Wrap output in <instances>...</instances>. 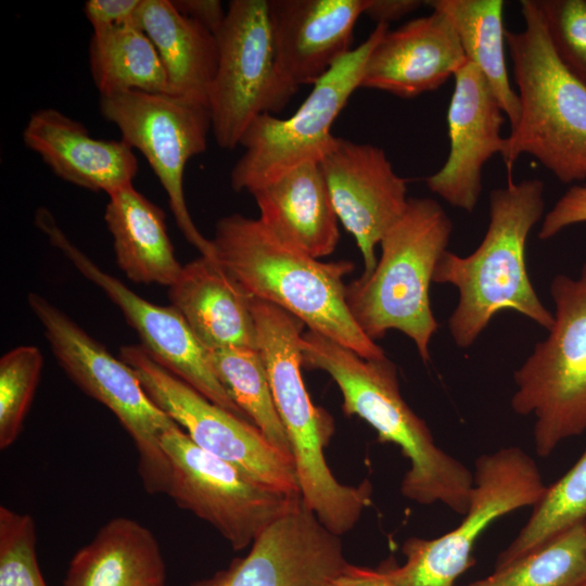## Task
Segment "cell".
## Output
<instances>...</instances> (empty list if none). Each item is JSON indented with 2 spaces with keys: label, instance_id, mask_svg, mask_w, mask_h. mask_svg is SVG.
<instances>
[{
  "label": "cell",
  "instance_id": "obj_1",
  "mask_svg": "<svg viewBox=\"0 0 586 586\" xmlns=\"http://www.w3.org/2000/svg\"><path fill=\"white\" fill-rule=\"evenodd\" d=\"M303 366L327 372L336 383L347 416L371 425L380 442L399 447L409 461L400 492L419 505L443 504L463 514L473 472L442 449L426 423L402 396L396 365L386 356L367 359L311 330L303 333Z\"/></svg>",
  "mask_w": 586,
  "mask_h": 586
},
{
  "label": "cell",
  "instance_id": "obj_2",
  "mask_svg": "<svg viewBox=\"0 0 586 586\" xmlns=\"http://www.w3.org/2000/svg\"><path fill=\"white\" fill-rule=\"evenodd\" d=\"M544 183L537 178L514 182L489 193V224L474 252L459 256L445 251L432 282L458 290V303L448 318L449 333L460 348L474 344L493 317L513 310L547 331L553 314L537 296L525 264V246L544 215Z\"/></svg>",
  "mask_w": 586,
  "mask_h": 586
},
{
  "label": "cell",
  "instance_id": "obj_3",
  "mask_svg": "<svg viewBox=\"0 0 586 586\" xmlns=\"http://www.w3.org/2000/svg\"><path fill=\"white\" fill-rule=\"evenodd\" d=\"M211 242L214 258L252 297L277 305L364 358L386 356L347 307L343 278L354 270L352 262H320L241 214L219 219Z\"/></svg>",
  "mask_w": 586,
  "mask_h": 586
},
{
  "label": "cell",
  "instance_id": "obj_4",
  "mask_svg": "<svg viewBox=\"0 0 586 586\" xmlns=\"http://www.w3.org/2000/svg\"><path fill=\"white\" fill-rule=\"evenodd\" d=\"M252 313L256 348L288 436L302 501L328 530L341 536L356 525L371 504V484H342L327 463L323 450L334 432V422L313 403L303 381L304 322L277 305L254 297Z\"/></svg>",
  "mask_w": 586,
  "mask_h": 586
},
{
  "label": "cell",
  "instance_id": "obj_5",
  "mask_svg": "<svg viewBox=\"0 0 586 586\" xmlns=\"http://www.w3.org/2000/svg\"><path fill=\"white\" fill-rule=\"evenodd\" d=\"M524 28L506 29L520 100L501 157L509 178L517 160L535 157L563 183L586 179V88L564 67L535 0H521Z\"/></svg>",
  "mask_w": 586,
  "mask_h": 586
},
{
  "label": "cell",
  "instance_id": "obj_6",
  "mask_svg": "<svg viewBox=\"0 0 586 586\" xmlns=\"http://www.w3.org/2000/svg\"><path fill=\"white\" fill-rule=\"evenodd\" d=\"M453 221L430 198H409L403 216L381 239L374 269L345 288L352 317L372 341L398 330L416 345L421 359L438 329L430 304L435 266L447 251Z\"/></svg>",
  "mask_w": 586,
  "mask_h": 586
},
{
  "label": "cell",
  "instance_id": "obj_7",
  "mask_svg": "<svg viewBox=\"0 0 586 586\" xmlns=\"http://www.w3.org/2000/svg\"><path fill=\"white\" fill-rule=\"evenodd\" d=\"M550 294L553 324L514 371L511 397L517 415L534 417L540 457L586 431V259L577 278L555 276Z\"/></svg>",
  "mask_w": 586,
  "mask_h": 586
},
{
  "label": "cell",
  "instance_id": "obj_8",
  "mask_svg": "<svg viewBox=\"0 0 586 586\" xmlns=\"http://www.w3.org/2000/svg\"><path fill=\"white\" fill-rule=\"evenodd\" d=\"M27 302L65 373L110 409L131 437L145 492L166 494L170 466L161 438L177 423L153 403L129 365L43 296L29 292Z\"/></svg>",
  "mask_w": 586,
  "mask_h": 586
},
{
  "label": "cell",
  "instance_id": "obj_9",
  "mask_svg": "<svg viewBox=\"0 0 586 586\" xmlns=\"http://www.w3.org/2000/svg\"><path fill=\"white\" fill-rule=\"evenodd\" d=\"M473 487L460 523L440 537H409L399 566L383 571L397 586H454L472 565V550L499 518L534 507L547 485L535 460L517 446L483 454L474 461Z\"/></svg>",
  "mask_w": 586,
  "mask_h": 586
},
{
  "label": "cell",
  "instance_id": "obj_10",
  "mask_svg": "<svg viewBox=\"0 0 586 586\" xmlns=\"http://www.w3.org/2000/svg\"><path fill=\"white\" fill-rule=\"evenodd\" d=\"M388 25L377 24L370 36L352 49L313 85V90L289 118L256 117L242 136L244 149L230 173L237 192L255 189L306 164L319 163L332 148L331 127L354 91L360 88L366 61Z\"/></svg>",
  "mask_w": 586,
  "mask_h": 586
},
{
  "label": "cell",
  "instance_id": "obj_11",
  "mask_svg": "<svg viewBox=\"0 0 586 586\" xmlns=\"http://www.w3.org/2000/svg\"><path fill=\"white\" fill-rule=\"evenodd\" d=\"M218 63L208 107L217 144L232 150L252 122L279 113L295 91L276 54L268 0H232L216 34Z\"/></svg>",
  "mask_w": 586,
  "mask_h": 586
},
{
  "label": "cell",
  "instance_id": "obj_12",
  "mask_svg": "<svg viewBox=\"0 0 586 586\" xmlns=\"http://www.w3.org/2000/svg\"><path fill=\"white\" fill-rule=\"evenodd\" d=\"M161 445L170 466L166 494L178 507L209 523L234 550L251 546L302 500L200 448L178 424L162 435Z\"/></svg>",
  "mask_w": 586,
  "mask_h": 586
},
{
  "label": "cell",
  "instance_id": "obj_13",
  "mask_svg": "<svg viewBox=\"0 0 586 586\" xmlns=\"http://www.w3.org/2000/svg\"><path fill=\"white\" fill-rule=\"evenodd\" d=\"M119 355L133 369L153 403L196 446L270 488L300 495L292 458L273 446L253 423L207 399L158 365L140 345H125Z\"/></svg>",
  "mask_w": 586,
  "mask_h": 586
},
{
  "label": "cell",
  "instance_id": "obj_14",
  "mask_svg": "<svg viewBox=\"0 0 586 586\" xmlns=\"http://www.w3.org/2000/svg\"><path fill=\"white\" fill-rule=\"evenodd\" d=\"M100 113L122 140L138 150L163 186L176 224L201 255L214 258L211 240L194 225L184 199L188 162L203 153L212 130L208 106L167 93L126 91L100 95Z\"/></svg>",
  "mask_w": 586,
  "mask_h": 586
},
{
  "label": "cell",
  "instance_id": "obj_15",
  "mask_svg": "<svg viewBox=\"0 0 586 586\" xmlns=\"http://www.w3.org/2000/svg\"><path fill=\"white\" fill-rule=\"evenodd\" d=\"M35 225L82 276L102 289L120 308L126 321L137 332L140 346L151 358L214 404L246 419L215 377L206 349L175 307L150 303L103 271L67 238L46 207L37 209Z\"/></svg>",
  "mask_w": 586,
  "mask_h": 586
},
{
  "label": "cell",
  "instance_id": "obj_16",
  "mask_svg": "<svg viewBox=\"0 0 586 586\" xmlns=\"http://www.w3.org/2000/svg\"><path fill=\"white\" fill-rule=\"evenodd\" d=\"M347 564L340 536L301 500L254 539L245 557L189 586H331Z\"/></svg>",
  "mask_w": 586,
  "mask_h": 586
},
{
  "label": "cell",
  "instance_id": "obj_17",
  "mask_svg": "<svg viewBox=\"0 0 586 586\" xmlns=\"http://www.w3.org/2000/svg\"><path fill=\"white\" fill-rule=\"evenodd\" d=\"M319 163L339 221L355 238L368 275L378 263L375 246L407 208L406 180L381 148L340 137Z\"/></svg>",
  "mask_w": 586,
  "mask_h": 586
},
{
  "label": "cell",
  "instance_id": "obj_18",
  "mask_svg": "<svg viewBox=\"0 0 586 586\" xmlns=\"http://www.w3.org/2000/svg\"><path fill=\"white\" fill-rule=\"evenodd\" d=\"M447 111L449 153L445 164L425 178L430 191L448 204L473 213L482 191V171L500 154L506 115L481 69L468 61L454 76Z\"/></svg>",
  "mask_w": 586,
  "mask_h": 586
},
{
  "label": "cell",
  "instance_id": "obj_19",
  "mask_svg": "<svg viewBox=\"0 0 586 586\" xmlns=\"http://www.w3.org/2000/svg\"><path fill=\"white\" fill-rule=\"evenodd\" d=\"M467 62L450 22L433 10L383 35L366 61L360 88L411 99L438 89Z\"/></svg>",
  "mask_w": 586,
  "mask_h": 586
},
{
  "label": "cell",
  "instance_id": "obj_20",
  "mask_svg": "<svg viewBox=\"0 0 586 586\" xmlns=\"http://www.w3.org/2000/svg\"><path fill=\"white\" fill-rule=\"evenodd\" d=\"M367 0H268L276 54L296 92L314 85L349 52Z\"/></svg>",
  "mask_w": 586,
  "mask_h": 586
},
{
  "label": "cell",
  "instance_id": "obj_21",
  "mask_svg": "<svg viewBox=\"0 0 586 586\" xmlns=\"http://www.w3.org/2000/svg\"><path fill=\"white\" fill-rule=\"evenodd\" d=\"M22 139L55 176L90 191L109 195L132 184L138 173L133 149L124 140L95 139L82 124L56 109L35 111Z\"/></svg>",
  "mask_w": 586,
  "mask_h": 586
},
{
  "label": "cell",
  "instance_id": "obj_22",
  "mask_svg": "<svg viewBox=\"0 0 586 586\" xmlns=\"http://www.w3.org/2000/svg\"><path fill=\"white\" fill-rule=\"evenodd\" d=\"M259 221L279 241L314 258L330 255L340 240L320 163H306L251 192Z\"/></svg>",
  "mask_w": 586,
  "mask_h": 586
},
{
  "label": "cell",
  "instance_id": "obj_23",
  "mask_svg": "<svg viewBox=\"0 0 586 586\" xmlns=\"http://www.w3.org/2000/svg\"><path fill=\"white\" fill-rule=\"evenodd\" d=\"M168 297L205 349L256 347L253 297L215 258L182 266Z\"/></svg>",
  "mask_w": 586,
  "mask_h": 586
},
{
  "label": "cell",
  "instance_id": "obj_24",
  "mask_svg": "<svg viewBox=\"0 0 586 586\" xmlns=\"http://www.w3.org/2000/svg\"><path fill=\"white\" fill-rule=\"evenodd\" d=\"M166 568L155 535L117 517L73 556L63 586H165Z\"/></svg>",
  "mask_w": 586,
  "mask_h": 586
},
{
  "label": "cell",
  "instance_id": "obj_25",
  "mask_svg": "<svg viewBox=\"0 0 586 586\" xmlns=\"http://www.w3.org/2000/svg\"><path fill=\"white\" fill-rule=\"evenodd\" d=\"M135 24L154 44L171 94L208 106L218 63L216 36L181 14L171 0H142Z\"/></svg>",
  "mask_w": 586,
  "mask_h": 586
},
{
  "label": "cell",
  "instance_id": "obj_26",
  "mask_svg": "<svg viewBox=\"0 0 586 586\" xmlns=\"http://www.w3.org/2000/svg\"><path fill=\"white\" fill-rule=\"evenodd\" d=\"M104 220L118 267L136 283L170 286L182 266L167 234L165 213L133 184L109 194Z\"/></svg>",
  "mask_w": 586,
  "mask_h": 586
},
{
  "label": "cell",
  "instance_id": "obj_27",
  "mask_svg": "<svg viewBox=\"0 0 586 586\" xmlns=\"http://www.w3.org/2000/svg\"><path fill=\"white\" fill-rule=\"evenodd\" d=\"M454 27L463 52L489 82L512 130L520 117V100L510 84L506 62L502 0H431Z\"/></svg>",
  "mask_w": 586,
  "mask_h": 586
},
{
  "label": "cell",
  "instance_id": "obj_28",
  "mask_svg": "<svg viewBox=\"0 0 586 586\" xmlns=\"http://www.w3.org/2000/svg\"><path fill=\"white\" fill-rule=\"evenodd\" d=\"M89 64L100 95L126 91L171 94L154 44L135 23L93 31Z\"/></svg>",
  "mask_w": 586,
  "mask_h": 586
},
{
  "label": "cell",
  "instance_id": "obj_29",
  "mask_svg": "<svg viewBox=\"0 0 586 586\" xmlns=\"http://www.w3.org/2000/svg\"><path fill=\"white\" fill-rule=\"evenodd\" d=\"M209 366L245 418L291 458L290 444L271 394L267 371L256 347L206 349Z\"/></svg>",
  "mask_w": 586,
  "mask_h": 586
},
{
  "label": "cell",
  "instance_id": "obj_30",
  "mask_svg": "<svg viewBox=\"0 0 586 586\" xmlns=\"http://www.w3.org/2000/svg\"><path fill=\"white\" fill-rule=\"evenodd\" d=\"M586 522V448L577 461L532 508L526 523L498 555L495 570L537 550L556 536Z\"/></svg>",
  "mask_w": 586,
  "mask_h": 586
},
{
  "label": "cell",
  "instance_id": "obj_31",
  "mask_svg": "<svg viewBox=\"0 0 586 586\" xmlns=\"http://www.w3.org/2000/svg\"><path fill=\"white\" fill-rule=\"evenodd\" d=\"M586 576V522L466 586H573Z\"/></svg>",
  "mask_w": 586,
  "mask_h": 586
},
{
  "label": "cell",
  "instance_id": "obj_32",
  "mask_svg": "<svg viewBox=\"0 0 586 586\" xmlns=\"http://www.w3.org/2000/svg\"><path fill=\"white\" fill-rule=\"evenodd\" d=\"M42 365V354L34 345L17 346L0 359L1 450L9 448L22 432Z\"/></svg>",
  "mask_w": 586,
  "mask_h": 586
},
{
  "label": "cell",
  "instance_id": "obj_33",
  "mask_svg": "<svg viewBox=\"0 0 586 586\" xmlns=\"http://www.w3.org/2000/svg\"><path fill=\"white\" fill-rule=\"evenodd\" d=\"M36 526L28 513L0 507V586H47L36 552Z\"/></svg>",
  "mask_w": 586,
  "mask_h": 586
},
{
  "label": "cell",
  "instance_id": "obj_34",
  "mask_svg": "<svg viewBox=\"0 0 586 586\" xmlns=\"http://www.w3.org/2000/svg\"><path fill=\"white\" fill-rule=\"evenodd\" d=\"M560 62L586 88V0H535Z\"/></svg>",
  "mask_w": 586,
  "mask_h": 586
},
{
  "label": "cell",
  "instance_id": "obj_35",
  "mask_svg": "<svg viewBox=\"0 0 586 586\" xmlns=\"http://www.w3.org/2000/svg\"><path fill=\"white\" fill-rule=\"evenodd\" d=\"M583 222H586V184H575L545 215L538 238L548 240L563 229Z\"/></svg>",
  "mask_w": 586,
  "mask_h": 586
},
{
  "label": "cell",
  "instance_id": "obj_36",
  "mask_svg": "<svg viewBox=\"0 0 586 586\" xmlns=\"http://www.w3.org/2000/svg\"><path fill=\"white\" fill-rule=\"evenodd\" d=\"M142 0H88L84 13L93 31L135 23Z\"/></svg>",
  "mask_w": 586,
  "mask_h": 586
},
{
  "label": "cell",
  "instance_id": "obj_37",
  "mask_svg": "<svg viewBox=\"0 0 586 586\" xmlns=\"http://www.w3.org/2000/svg\"><path fill=\"white\" fill-rule=\"evenodd\" d=\"M171 1L181 14L195 21L215 36L225 22L227 11L218 0Z\"/></svg>",
  "mask_w": 586,
  "mask_h": 586
},
{
  "label": "cell",
  "instance_id": "obj_38",
  "mask_svg": "<svg viewBox=\"0 0 586 586\" xmlns=\"http://www.w3.org/2000/svg\"><path fill=\"white\" fill-rule=\"evenodd\" d=\"M422 3L419 0H367L364 14L377 24L390 25L416 11Z\"/></svg>",
  "mask_w": 586,
  "mask_h": 586
},
{
  "label": "cell",
  "instance_id": "obj_39",
  "mask_svg": "<svg viewBox=\"0 0 586 586\" xmlns=\"http://www.w3.org/2000/svg\"><path fill=\"white\" fill-rule=\"evenodd\" d=\"M331 586H397L383 570L360 568L351 563Z\"/></svg>",
  "mask_w": 586,
  "mask_h": 586
},
{
  "label": "cell",
  "instance_id": "obj_40",
  "mask_svg": "<svg viewBox=\"0 0 586 586\" xmlns=\"http://www.w3.org/2000/svg\"><path fill=\"white\" fill-rule=\"evenodd\" d=\"M573 586H586V576Z\"/></svg>",
  "mask_w": 586,
  "mask_h": 586
}]
</instances>
